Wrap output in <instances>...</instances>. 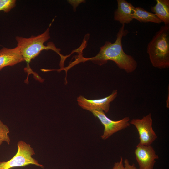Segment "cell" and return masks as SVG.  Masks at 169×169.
<instances>
[{"label":"cell","mask_w":169,"mask_h":169,"mask_svg":"<svg viewBox=\"0 0 169 169\" xmlns=\"http://www.w3.org/2000/svg\"><path fill=\"white\" fill-rule=\"evenodd\" d=\"M124 28L125 24L122 25L117 34L115 41L113 43L106 41L104 45L100 47L99 52L96 56L86 58L83 56L82 53L79 54L74 61L69 64V67L71 68L80 63L88 61L101 66L110 60L114 62L120 69L127 73L135 71L137 67V63L132 56L124 52L122 46V38L128 33V31Z\"/></svg>","instance_id":"cell-1"},{"label":"cell","mask_w":169,"mask_h":169,"mask_svg":"<svg viewBox=\"0 0 169 169\" xmlns=\"http://www.w3.org/2000/svg\"><path fill=\"white\" fill-rule=\"evenodd\" d=\"M54 19L48 28L43 33L36 36H32L27 38L20 36H16L15 39L17 42V46L18 47L24 61L27 63V65L33 59L37 56L43 50L50 49L57 53L61 58L60 66V68L64 67L65 60L69 55L64 56L60 53V49L57 48L55 44L52 42L48 43L47 46L44 43L50 38L49 30Z\"/></svg>","instance_id":"cell-2"},{"label":"cell","mask_w":169,"mask_h":169,"mask_svg":"<svg viewBox=\"0 0 169 169\" xmlns=\"http://www.w3.org/2000/svg\"><path fill=\"white\" fill-rule=\"evenodd\" d=\"M147 51L154 67L169 68V25L162 26L155 33L148 44Z\"/></svg>","instance_id":"cell-3"},{"label":"cell","mask_w":169,"mask_h":169,"mask_svg":"<svg viewBox=\"0 0 169 169\" xmlns=\"http://www.w3.org/2000/svg\"><path fill=\"white\" fill-rule=\"evenodd\" d=\"M18 151L11 159L6 161H0V169H10L33 164L43 168L44 166L37 160L33 158L35 154L34 150L30 145L21 140L17 143Z\"/></svg>","instance_id":"cell-4"},{"label":"cell","mask_w":169,"mask_h":169,"mask_svg":"<svg viewBox=\"0 0 169 169\" xmlns=\"http://www.w3.org/2000/svg\"><path fill=\"white\" fill-rule=\"evenodd\" d=\"M130 124L136 128L139 135V143L149 146L157 138V136L152 126V120L151 113L141 119H133L130 121Z\"/></svg>","instance_id":"cell-5"},{"label":"cell","mask_w":169,"mask_h":169,"mask_svg":"<svg viewBox=\"0 0 169 169\" xmlns=\"http://www.w3.org/2000/svg\"><path fill=\"white\" fill-rule=\"evenodd\" d=\"M91 112L94 116L99 119L104 126V132L101 136L103 140L108 139L114 134L127 128L130 125L129 117H125L118 120L114 121L108 118L103 111L93 110Z\"/></svg>","instance_id":"cell-6"},{"label":"cell","mask_w":169,"mask_h":169,"mask_svg":"<svg viewBox=\"0 0 169 169\" xmlns=\"http://www.w3.org/2000/svg\"><path fill=\"white\" fill-rule=\"evenodd\" d=\"M117 95V90H115L108 96L101 99L90 100L80 95L77 98V101L82 108L91 112L93 110H98L107 113L109 110L110 103Z\"/></svg>","instance_id":"cell-7"},{"label":"cell","mask_w":169,"mask_h":169,"mask_svg":"<svg viewBox=\"0 0 169 169\" xmlns=\"http://www.w3.org/2000/svg\"><path fill=\"white\" fill-rule=\"evenodd\" d=\"M134 153L139 169H153L156 160L159 158L158 156L151 145L146 146L138 143Z\"/></svg>","instance_id":"cell-8"},{"label":"cell","mask_w":169,"mask_h":169,"mask_svg":"<svg viewBox=\"0 0 169 169\" xmlns=\"http://www.w3.org/2000/svg\"><path fill=\"white\" fill-rule=\"evenodd\" d=\"M23 61L17 46L13 49L3 47L0 49V71L5 67L13 66Z\"/></svg>","instance_id":"cell-9"},{"label":"cell","mask_w":169,"mask_h":169,"mask_svg":"<svg viewBox=\"0 0 169 169\" xmlns=\"http://www.w3.org/2000/svg\"><path fill=\"white\" fill-rule=\"evenodd\" d=\"M117 8L114 13V19L122 25L129 23L132 20L135 7L125 0H117Z\"/></svg>","instance_id":"cell-10"},{"label":"cell","mask_w":169,"mask_h":169,"mask_svg":"<svg viewBox=\"0 0 169 169\" xmlns=\"http://www.w3.org/2000/svg\"><path fill=\"white\" fill-rule=\"evenodd\" d=\"M156 2L151 7V10L165 25H169V0H156Z\"/></svg>","instance_id":"cell-11"},{"label":"cell","mask_w":169,"mask_h":169,"mask_svg":"<svg viewBox=\"0 0 169 169\" xmlns=\"http://www.w3.org/2000/svg\"><path fill=\"white\" fill-rule=\"evenodd\" d=\"M133 19L141 22H151L160 24L162 22L155 15L143 8L139 7H135L132 15Z\"/></svg>","instance_id":"cell-12"},{"label":"cell","mask_w":169,"mask_h":169,"mask_svg":"<svg viewBox=\"0 0 169 169\" xmlns=\"http://www.w3.org/2000/svg\"><path fill=\"white\" fill-rule=\"evenodd\" d=\"M9 132L8 127L0 120V146L4 141L10 144V139L8 135Z\"/></svg>","instance_id":"cell-13"},{"label":"cell","mask_w":169,"mask_h":169,"mask_svg":"<svg viewBox=\"0 0 169 169\" xmlns=\"http://www.w3.org/2000/svg\"><path fill=\"white\" fill-rule=\"evenodd\" d=\"M15 0H0V11L8 13L16 6Z\"/></svg>","instance_id":"cell-14"},{"label":"cell","mask_w":169,"mask_h":169,"mask_svg":"<svg viewBox=\"0 0 169 169\" xmlns=\"http://www.w3.org/2000/svg\"><path fill=\"white\" fill-rule=\"evenodd\" d=\"M123 158L121 157L119 162H115L112 169H125Z\"/></svg>","instance_id":"cell-15"},{"label":"cell","mask_w":169,"mask_h":169,"mask_svg":"<svg viewBox=\"0 0 169 169\" xmlns=\"http://www.w3.org/2000/svg\"><path fill=\"white\" fill-rule=\"evenodd\" d=\"M125 169H137L134 164H130L128 160L126 159L124 161Z\"/></svg>","instance_id":"cell-16"}]
</instances>
